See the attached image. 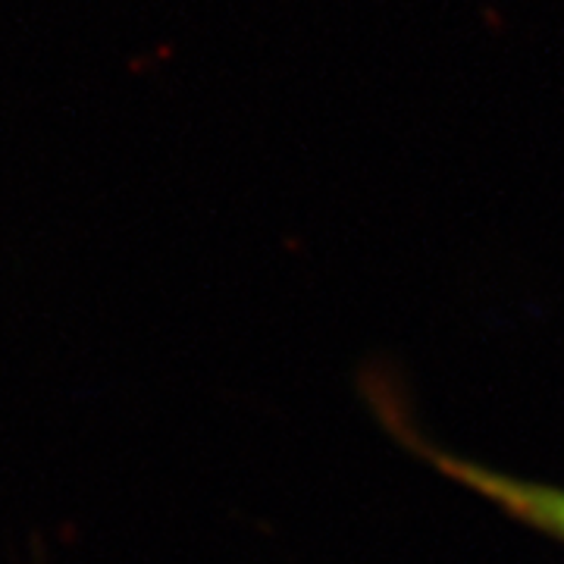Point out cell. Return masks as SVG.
<instances>
[{"mask_svg":"<svg viewBox=\"0 0 564 564\" xmlns=\"http://www.w3.org/2000/svg\"><path fill=\"white\" fill-rule=\"evenodd\" d=\"M367 399L373 404L377 417L383 421V426L414 455H421L423 462L433 464L443 477H448L452 484L464 486L477 496H484L486 502H492L499 511H505L511 521L530 527L536 533H543L549 540L564 545V489L562 486L536 484V480H521L502 474L496 467L486 464L467 462L462 455H452L440 445H433L417 423L408 417L404 404L399 402V395L386 386L380 377H370L367 386Z\"/></svg>","mask_w":564,"mask_h":564,"instance_id":"cell-1","label":"cell"}]
</instances>
